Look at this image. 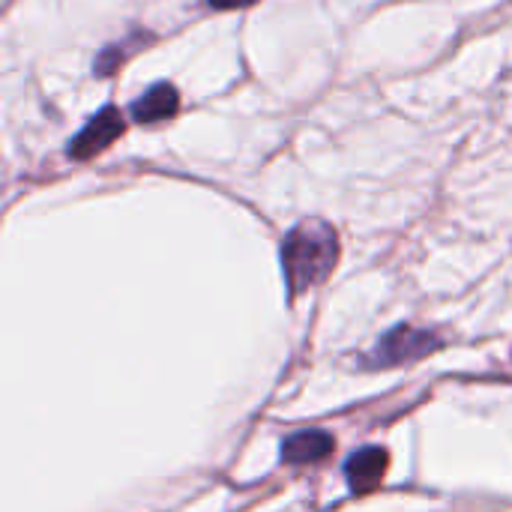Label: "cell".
Returning a JSON list of instances; mask_svg holds the SVG:
<instances>
[{
    "label": "cell",
    "instance_id": "obj_1",
    "mask_svg": "<svg viewBox=\"0 0 512 512\" xmlns=\"http://www.w3.org/2000/svg\"><path fill=\"white\" fill-rule=\"evenodd\" d=\"M339 258V240L336 231L321 219H306L297 228L288 231L282 240V270L288 291L297 297L306 288L324 282Z\"/></svg>",
    "mask_w": 512,
    "mask_h": 512
},
{
    "label": "cell",
    "instance_id": "obj_2",
    "mask_svg": "<svg viewBox=\"0 0 512 512\" xmlns=\"http://www.w3.org/2000/svg\"><path fill=\"white\" fill-rule=\"evenodd\" d=\"M438 348V339L426 330H414V327H396L390 336L381 339V345L375 348V354L369 357V366L375 369H390V366H402V363H414L420 357H426L429 351Z\"/></svg>",
    "mask_w": 512,
    "mask_h": 512
},
{
    "label": "cell",
    "instance_id": "obj_3",
    "mask_svg": "<svg viewBox=\"0 0 512 512\" xmlns=\"http://www.w3.org/2000/svg\"><path fill=\"white\" fill-rule=\"evenodd\" d=\"M126 129V120L120 117V111L114 105H105L102 111H96L84 129L69 141V156L72 159H90L96 153H102L111 141H117Z\"/></svg>",
    "mask_w": 512,
    "mask_h": 512
},
{
    "label": "cell",
    "instance_id": "obj_4",
    "mask_svg": "<svg viewBox=\"0 0 512 512\" xmlns=\"http://www.w3.org/2000/svg\"><path fill=\"white\" fill-rule=\"evenodd\" d=\"M387 465H390V453L384 447H366L360 453H354L348 462H345V480L351 486L354 495H366V492H375L378 483L384 480L387 474Z\"/></svg>",
    "mask_w": 512,
    "mask_h": 512
},
{
    "label": "cell",
    "instance_id": "obj_5",
    "mask_svg": "<svg viewBox=\"0 0 512 512\" xmlns=\"http://www.w3.org/2000/svg\"><path fill=\"white\" fill-rule=\"evenodd\" d=\"M333 453V438L318 429L294 432L282 441V462L285 465H312Z\"/></svg>",
    "mask_w": 512,
    "mask_h": 512
},
{
    "label": "cell",
    "instance_id": "obj_6",
    "mask_svg": "<svg viewBox=\"0 0 512 512\" xmlns=\"http://www.w3.org/2000/svg\"><path fill=\"white\" fill-rule=\"evenodd\" d=\"M180 108V96L174 90V84H153L144 96H138L132 102V117L138 123H156V120H168L174 117Z\"/></svg>",
    "mask_w": 512,
    "mask_h": 512
},
{
    "label": "cell",
    "instance_id": "obj_7",
    "mask_svg": "<svg viewBox=\"0 0 512 512\" xmlns=\"http://www.w3.org/2000/svg\"><path fill=\"white\" fill-rule=\"evenodd\" d=\"M255 0H210L213 9H243V6H252Z\"/></svg>",
    "mask_w": 512,
    "mask_h": 512
}]
</instances>
